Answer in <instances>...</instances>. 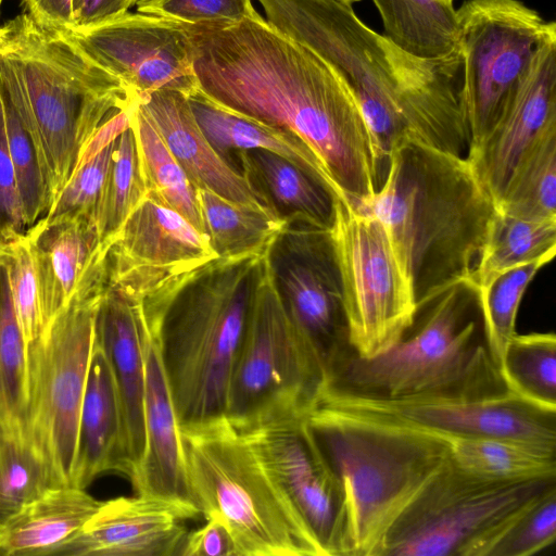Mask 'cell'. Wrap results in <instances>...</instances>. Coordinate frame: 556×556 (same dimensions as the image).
<instances>
[{
	"label": "cell",
	"instance_id": "7dc6e473",
	"mask_svg": "<svg viewBox=\"0 0 556 556\" xmlns=\"http://www.w3.org/2000/svg\"><path fill=\"white\" fill-rule=\"evenodd\" d=\"M139 0H73V29L91 28L129 12Z\"/></svg>",
	"mask_w": 556,
	"mask_h": 556
},
{
	"label": "cell",
	"instance_id": "6da1fadb",
	"mask_svg": "<svg viewBox=\"0 0 556 556\" xmlns=\"http://www.w3.org/2000/svg\"><path fill=\"white\" fill-rule=\"evenodd\" d=\"M184 25L194 45L200 91L299 137L354 205L375 194L381 165L371 134L352 92L320 56L262 14L235 24Z\"/></svg>",
	"mask_w": 556,
	"mask_h": 556
},
{
	"label": "cell",
	"instance_id": "7a4b0ae2",
	"mask_svg": "<svg viewBox=\"0 0 556 556\" xmlns=\"http://www.w3.org/2000/svg\"><path fill=\"white\" fill-rule=\"evenodd\" d=\"M276 30L320 56L345 83L371 134L380 165L406 141L466 156L460 56L424 60L333 0H256Z\"/></svg>",
	"mask_w": 556,
	"mask_h": 556
},
{
	"label": "cell",
	"instance_id": "d4e9b609",
	"mask_svg": "<svg viewBox=\"0 0 556 556\" xmlns=\"http://www.w3.org/2000/svg\"><path fill=\"white\" fill-rule=\"evenodd\" d=\"M108 471L124 473L123 421L110 362L94 339L79 416L72 485L86 489Z\"/></svg>",
	"mask_w": 556,
	"mask_h": 556
},
{
	"label": "cell",
	"instance_id": "8d00e7d4",
	"mask_svg": "<svg viewBox=\"0 0 556 556\" xmlns=\"http://www.w3.org/2000/svg\"><path fill=\"white\" fill-rule=\"evenodd\" d=\"M146 197L136 138L130 124L118 135L94 217L99 243L110 245L131 211Z\"/></svg>",
	"mask_w": 556,
	"mask_h": 556
},
{
	"label": "cell",
	"instance_id": "5b68a950",
	"mask_svg": "<svg viewBox=\"0 0 556 556\" xmlns=\"http://www.w3.org/2000/svg\"><path fill=\"white\" fill-rule=\"evenodd\" d=\"M306 420L343 492V556H381L393 522L450 459L448 439L324 405Z\"/></svg>",
	"mask_w": 556,
	"mask_h": 556
},
{
	"label": "cell",
	"instance_id": "4fadbf2b",
	"mask_svg": "<svg viewBox=\"0 0 556 556\" xmlns=\"http://www.w3.org/2000/svg\"><path fill=\"white\" fill-rule=\"evenodd\" d=\"M328 232L350 345L358 357H375L394 345L415 320L410 283L383 225L348 199L333 197Z\"/></svg>",
	"mask_w": 556,
	"mask_h": 556
},
{
	"label": "cell",
	"instance_id": "7c38bea8",
	"mask_svg": "<svg viewBox=\"0 0 556 556\" xmlns=\"http://www.w3.org/2000/svg\"><path fill=\"white\" fill-rule=\"evenodd\" d=\"M456 12L470 150L506 113L540 50L556 40V24L519 0H466Z\"/></svg>",
	"mask_w": 556,
	"mask_h": 556
},
{
	"label": "cell",
	"instance_id": "d590c367",
	"mask_svg": "<svg viewBox=\"0 0 556 556\" xmlns=\"http://www.w3.org/2000/svg\"><path fill=\"white\" fill-rule=\"evenodd\" d=\"M495 207L521 218L556 219V129L521 159Z\"/></svg>",
	"mask_w": 556,
	"mask_h": 556
},
{
	"label": "cell",
	"instance_id": "603a6c76",
	"mask_svg": "<svg viewBox=\"0 0 556 556\" xmlns=\"http://www.w3.org/2000/svg\"><path fill=\"white\" fill-rule=\"evenodd\" d=\"M138 103L195 189L204 188L227 200L279 213L247 175L212 147L192 114L186 93L156 90L138 97Z\"/></svg>",
	"mask_w": 556,
	"mask_h": 556
},
{
	"label": "cell",
	"instance_id": "30bf717a",
	"mask_svg": "<svg viewBox=\"0 0 556 556\" xmlns=\"http://www.w3.org/2000/svg\"><path fill=\"white\" fill-rule=\"evenodd\" d=\"M273 249L260 264L229 382L226 418L239 431L306 416L325 388L319 367L287 313Z\"/></svg>",
	"mask_w": 556,
	"mask_h": 556
},
{
	"label": "cell",
	"instance_id": "ab89813d",
	"mask_svg": "<svg viewBox=\"0 0 556 556\" xmlns=\"http://www.w3.org/2000/svg\"><path fill=\"white\" fill-rule=\"evenodd\" d=\"M0 266L5 271L15 315L28 349L42 333L45 324L25 231L0 235Z\"/></svg>",
	"mask_w": 556,
	"mask_h": 556
},
{
	"label": "cell",
	"instance_id": "bcb514c9",
	"mask_svg": "<svg viewBox=\"0 0 556 556\" xmlns=\"http://www.w3.org/2000/svg\"><path fill=\"white\" fill-rule=\"evenodd\" d=\"M179 556H239L227 523L218 516L206 518L201 528L188 532Z\"/></svg>",
	"mask_w": 556,
	"mask_h": 556
},
{
	"label": "cell",
	"instance_id": "9a60e30c",
	"mask_svg": "<svg viewBox=\"0 0 556 556\" xmlns=\"http://www.w3.org/2000/svg\"><path fill=\"white\" fill-rule=\"evenodd\" d=\"M241 432L321 556H343V492L306 416L283 418Z\"/></svg>",
	"mask_w": 556,
	"mask_h": 556
},
{
	"label": "cell",
	"instance_id": "b9f144b4",
	"mask_svg": "<svg viewBox=\"0 0 556 556\" xmlns=\"http://www.w3.org/2000/svg\"><path fill=\"white\" fill-rule=\"evenodd\" d=\"M2 93L7 135L23 222L29 227L49 210L46 181L33 143L3 90Z\"/></svg>",
	"mask_w": 556,
	"mask_h": 556
},
{
	"label": "cell",
	"instance_id": "8992f818",
	"mask_svg": "<svg viewBox=\"0 0 556 556\" xmlns=\"http://www.w3.org/2000/svg\"><path fill=\"white\" fill-rule=\"evenodd\" d=\"M476 301L469 286L453 287L418 309L409 329L386 352L371 358L350 353L323 392L404 400L471 399L509 391L489 353L483 329L470 318Z\"/></svg>",
	"mask_w": 556,
	"mask_h": 556
},
{
	"label": "cell",
	"instance_id": "74e56055",
	"mask_svg": "<svg viewBox=\"0 0 556 556\" xmlns=\"http://www.w3.org/2000/svg\"><path fill=\"white\" fill-rule=\"evenodd\" d=\"M547 263L535 261L513 267L476 292L489 353L498 368L503 353L516 334V318L522 296Z\"/></svg>",
	"mask_w": 556,
	"mask_h": 556
},
{
	"label": "cell",
	"instance_id": "ac0fdd59",
	"mask_svg": "<svg viewBox=\"0 0 556 556\" xmlns=\"http://www.w3.org/2000/svg\"><path fill=\"white\" fill-rule=\"evenodd\" d=\"M289 226L288 257L275 275L287 313L319 367L325 386L353 351L349 342L341 282L328 228L302 222Z\"/></svg>",
	"mask_w": 556,
	"mask_h": 556
},
{
	"label": "cell",
	"instance_id": "d6986e66",
	"mask_svg": "<svg viewBox=\"0 0 556 556\" xmlns=\"http://www.w3.org/2000/svg\"><path fill=\"white\" fill-rule=\"evenodd\" d=\"M169 304L160 295L137 296L106 283L94 316V339L104 350L117 389L123 421L124 475L136 476L146 446V344Z\"/></svg>",
	"mask_w": 556,
	"mask_h": 556
},
{
	"label": "cell",
	"instance_id": "e575fe53",
	"mask_svg": "<svg viewBox=\"0 0 556 556\" xmlns=\"http://www.w3.org/2000/svg\"><path fill=\"white\" fill-rule=\"evenodd\" d=\"M498 370L506 388L543 409L556 410V337L553 332L515 334Z\"/></svg>",
	"mask_w": 556,
	"mask_h": 556
},
{
	"label": "cell",
	"instance_id": "4316f807",
	"mask_svg": "<svg viewBox=\"0 0 556 556\" xmlns=\"http://www.w3.org/2000/svg\"><path fill=\"white\" fill-rule=\"evenodd\" d=\"M187 97L203 135L228 162L231 151L267 150L294 164L334 195L342 197L320 161L295 135L227 110L198 87Z\"/></svg>",
	"mask_w": 556,
	"mask_h": 556
},
{
	"label": "cell",
	"instance_id": "681fc988",
	"mask_svg": "<svg viewBox=\"0 0 556 556\" xmlns=\"http://www.w3.org/2000/svg\"><path fill=\"white\" fill-rule=\"evenodd\" d=\"M333 1L342 3V4H346V5H353L354 3L359 2L362 0H333Z\"/></svg>",
	"mask_w": 556,
	"mask_h": 556
},
{
	"label": "cell",
	"instance_id": "f1b7e54d",
	"mask_svg": "<svg viewBox=\"0 0 556 556\" xmlns=\"http://www.w3.org/2000/svg\"><path fill=\"white\" fill-rule=\"evenodd\" d=\"M243 174L255 185L279 212L282 207L289 220H301L329 228L334 194L323 184L291 162L267 150L239 152Z\"/></svg>",
	"mask_w": 556,
	"mask_h": 556
},
{
	"label": "cell",
	"instance_id": "e0dca14e",
	"mask_svg": "<svg viewBox=\"0 0 556 556\" xmlns=\"http://www.w3.org/2000/svg\"><path fill=\"white\" fill-rule=\"evenodd\" d=\"M217 258L205 235L146 194L110 245L108 283L137 296H152L195 279Z\"/></svg>",
	"mask_w": 556,
	"mask_h": 556
},
{
	"label": "cell",
	"instance_id": "3957f363",
	"mask_svg": "<svg viewBox=\"0 0 556 556\" xmlns=\"http://www.w3.org/2000/svg\"><path fill=\"white\" fill-rule=\"evenodd\" d=\"M355 207L383 225L418 311L470 287L495 203L466 156L406 141L375 194Z\"/></svg>",
	"mask_w": 556,
	"mask_h": 556
},
{
	"label": "cell",
	"instance_id": "ee69618b",
	"mask_svg": "<svg viewBox=\"0 0 556 556\" xmlns=\"http://www.w3.org/2000/svg\"><path fill=\"white\" fill-rule=\"evenodd\" d=\"M136 12L186 25L235 24L261 13L252 0H139Z\"/></svg>",
	"mask_w": 556,
	"mask_h": 556
},
{
	"label": "cell",
	"instance_id": "c3c4849f",
	"mask_svg": "<svg viewBox=\"0 0 556 556\" xmlns=\"http://www.w3.org/2000/svg\"><path fill=\"white\" fill-rule=\"evenodd\" d=\"M36 22L64 31L74 28L73 0H22Z\"/></svg>",
	"mask_w": 556,
	"mask_h": 556
},
{
	"label": "cell",
	"instance_id": "8fae6325",
	"mask_svg": "<svg viewBox=\"0 0 556 556\" xmlns=\"http://www.w3.org/2000/svg\"><path fill=\"white\" fill-rule=\"evenodd\" d=\"M106 283L104 278L87 283L27 349L25 437L60 485H72L96 309Z\"/></svg>",
	"mask_w": 556,
	"mask_h": 556
},
{
	"label": "cell",
	"instance_id": "f907efd6",
	"mask_svg": "<svg viewBox=\"0 0 556 556\" xmlns=\"http://www.w3.org/2000/svg\"><path fill=\"white\" fill-rule=\"evenodd\" d=\"M446 1H447V2H450V3H453V2H454V0H446Z\"/></svg>",
	"mask_w": 556,
	"mask_h": 556
},
{
	"label": "cell",
	"instance_id": "5bb4252c",
	"mask_svg": "<svg viewBox=\"0 0 556 556\" xmlns=\"http://www.w3.org/2000/svg\"><path fill=\"white\" fill-rule=\"evenodd\" d=\"M316 405L446 439L501 438L556 451V410L510 391L471 399L374 400L323 392Z\"/></svg>",
	"mask_w": 556,
	"mask_h": 556
},
{
	"label": "cell",
	"instance_id": "7402d4cb",
	"mask_svg": "<svg viewBox=\"0 0 556 556\" xmlns=\"http://www.w3.org/2000/svg\"><path fill=\"white\" fill-rule=\"evenodd\" d=\"M154 326L146 344L144 434L140 467L131 480L138 495L200 515L190 490L181 429L163 368Z\"/></svg>",
	"mask_w": 556,
	"mask_h": 556
},
{
	"label": "cell",
	"instance_id": "4dcf8cb0",
	"mask_svg": "<svg viewBox=\"0 0 556 556\" xmlns=\"http://www.w3.org/2000/svg\"><path fill=\"white\" fill-rule=\"evenodd\" d=\"M556 253V219H528L495 207L471 277L475 293L496 276L535 261L549 263Z\"/></svg>",
	"mask_w": 556,
	"mask_h": 556
},
{
	"label": "cell",
	"instance_id": "52a82bcc",
	"mask_svg": "<svg viewBox=\"0 0 556 556\" xmlns=\"http://www.w3.org/2000/svg\"><path fill=\"white\" fill-rule=\"evenodd\" d=\"M270 249L217 258L165 314L157 343L180 429L226 418L257 271Z\"/></svg>",
	"mask_w": 556,
	"mask_h": 556
},
{
	"label": "cell",
	"instance_id": "f6af8a7d",
	"mask_svg": "<svg viewBox=\"0 0 556 556\" xmlns=\"http://www.w3.org/2000/svg\"><path fill=\"white\" fill-rule=\"evenodd\" d=\"M24 227L7 135L4 98L0 87V235L24 231Z\"/></svg>",
	"mask_w": 556,
	"mask_h": 556
},
{
	"label": "cell",
	"instance_id": "60d3db41",
	"mask_svg": "<svg viewBox=\"0 0 556 556\" xmlns=\"http://www.w3.org/2000/svg\"><path fill=\"white\" fill-rule=\"evenodd\" d=\"M116 138L77 166L46 213L47 218L83 222L94 228L96 211Z\"/></svg>",
	"mask_w": 556,
	"mask_h": 556
},
{
	"label": "cell",
	"instance_id": "f546056e",
	"mask_svg": "<svg viewBox=\"0 0 556 556\" xmlns=\"http://www.w3.org/2000/svg\"><path fill=\"white\" fill-rule=\"evenodd\" d=\"M204 235L218 258L262 252L273 248L287 231L283 215L227 200L197 188Z\"/></svg>",
	"mask_w": 556,
	"mask_h": 556
},
{
	"label": "cell",
	"instance_id": "ba28073f",
	"mask_svg": "<svg viewBox=\"0 0 556 556\" xmlns=\"http://www.w3.org/2000/svg\"><path fill=\"white\" fill-rule=\"evenodd\" d=\"M181 439L193 503L227 523L239 556H321L227 418L181 429Z\"/></svg>",
	"mask_w": 556,
	"mask_h": 556
},
{
	"label": "cell",
	"instance_id": "f35d334b",
	"mask_svg": "<svg viewBox=\"0 0 556 556\" xmlns=\"http://www.w3.org/2000/svg\"><path fill=\"white\" fill-rule=\"evenodd\" d=\"M54 486L51 467L27 440L0 433V526Z\"/></svg>",
	"mask_w": 556,
	"mask_h": 556
},
{
	"label": "cell",
	"instance_id": "7bdbcfd3",
	"mask_svg": "<svg viewBox=\"0 0 556 556\" xmlns=\"http://www.w3.org/2000/svg\"><path fill=\"white\" fill-rule=\"evenodd\" d=\"M556 539V490L531 505L493 546L489 556H531Z\"/></svg>",
	"mask_w": 556,
	"mask_h": 556
},
{
	"label": "cell",
	"instance_id": "9c48e42d",
	"mask_svg": "<svg viewBox=\"0 0 556 556\" xmlns=\"http://www.w3.org/2000/svg\"><path fill=\"white\" fill-rule=\"evenodd\" d=\"M556 490V477L495 481L451 459L389 529L381 556H489L514 522Z\"/></svg>",
	"mask_w": 556,
	"mask_h": 556
},
{
	"label": "cell",
	"instance_id": "d6a6232c",
	"mask_svg": "<svg viewBox=\"0 0 556 556\" xmlns=\"http://www.w3.org/2000/svg\"><path fill=\"white\" fill-rule=\"evenodd\" d=\"M452 462L464 471L495 481L556 477V451L501 438L448 439Z\"/></svg>",
	"mask_w": 556,
	"mask_h": 556
},
{
	"label": "cell",
	"instance_id": "277c9868",
	"mask_svg": "<svg viewBox=\"0 0 556 556\" xmlns=\"http://www.w3.org/2000/svg\"><path fill=\"white\" fill-rule=\"evenodd\" d=\"M0 86L35 149L49 208L96 130L138 98L26 12L0 26Z\"/></svg>",
	"mask_w": 556,
	"mask_h": 556
},
{
	"label": "cell",
	"instance_id": "cb8c5ba5",
	"mask_svg": "<svg viewBox=\"0 0 556 556\" xmlns=\"http://www.w3.org/2000/svg\"><path fill=\"white\" fill-rule=\"evenodd\" d=\"M25 236L46 327L87 283L108 277V252L94 228L77 220L43 216L25 230Z\"/></svg>",
	"mask_w": 556,
	"mask_h": 556
},
{
	"label": "cell",
	"instance_id": "44dd1931",
	"mask_svg": "<svg viewBox=\"0 0 556 556\" xmlns=\"http://www.w3.org/2000/svg\"><path fill=\"white\" fill-rule=\"evenodd\" d=\"M188 513L137 495L101 502L61 556H178Z\"/></svg>",
	"mask_w": 556,
	"mask_h": 556
},
{
	"label": "cell",
	"instance_id": "2e32d148",
	"mask_svg": "<svg viewBox=\"0 0 556 556\" xmlns=\"http://www.w3.org/2000/svg\"><path fill=\"white\" fill-rule=\"evenodd\" d=\"M60 33L137 97L162 89L188 96L197 88L194 45L184 24L128 12L91 28Z\"/></svg>",
	"mask_w": 556,
	"mask_h": 556
},
{
	"label": "cell",
	"instance_id": "83f0119b",
	"mask_svg": "<svg viewBox=\"0 0 556 556\" xmlns=\"http://www.w3.org/2000/svg\"><path fill=\"white\" fill-rule=\"evenodd\" d=\"M383 36L406 53L424 60L460 56L459 26L446 0H371Z\"/></svg>",
	"mask_w": 556,
	"mask_h": 556
},
{
	"label": "cell",
	"instance_id": "836d02e7",
	"mask_svg": "<svg viewBox=\"0 0 556 556\" xmlns=\"http://www.w3.org/2000/svg\"><path fill=\"white\" fill-rule=\"evenodd\" d=\"M27 401V345L0 266V433L26 440Z\"/></svg>",
	"mask_w": 556,
	"mask_h": 556
},
{
	"label": "cell",
	"instance_id": "816d5d0a",
	"mask_svg": "<svg viewBox=\"0 0 556 556\" xmlns=\"http://www.w3.org/2000/svg\"><path fill=\"white\" fill-rule=\"evenodd\" d=\"M2 1H3V0H0V8H1Z\"/></svg>",
	"mask_w": 556,
	"mask_h": 556
},
{
	"label": "cell",
	"instance_id": "ffe728a7",
	"mask_svg": "<svg viewBox=\"0 0 556 556\" xmlns=\"http://www.w3.org/2000/svg\"><path fill=\"white\" fill-rule=\"evenodd\" d=\"M556 129V40L538 53L506 113L466 157L493 199L501 201L521 159Z\"/></svg>",
	"mask_w": 556,
	"mask_h": 556
},
{
	"label": "cell",
	"instance_id": "484cf974",
	"mask_svg": "<svg viewBox=\"0 0 556 556\" xmlns=\"http://www.w3.org/2000/svg\"><path fill=\"white\" fill-rule=\"evenodd\" d=\"M100 504L86 489H49L0 526V556L60 555Z\"/></svg>",
	"mask_w": 556,
	"mask_h": 556
},
{
	"label": "cell",
	"instance_id": "1f68e13d",
	"mask_svg": "<svg viewBox=\"0 0 556 556\" xmlns=\"http://www.w3.org/2000/svg\"><path fill=\"white\" fill-rule=\"evenodd\" d=\"M146 194L185 217L204 235L197 190L188 179L149 116L138 103L130 109Z\"/></svg>",
	"mask_w": 556,
	"mask_h": 556
}]
</instances>
